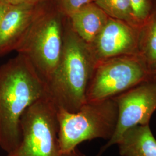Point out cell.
<instances>
[{
    "mask_svg": "<svg viewBox=\"0 0 156 156\" xmlns=\"http://www.w3.org/2000/svg\"><path fill=\"white\" fill-rule=\"evenodd\" d=\"M94 1L95 0H58V9L63 15L69 17L84 6Z\"/></svg>",
    "mask_w": 156,
    "mask_h": 156,
    "instance_id": "14",
    "label": "cell"
},
{
    "mask_svg": "<svg viewBox=\"0 0 156 156\" xmlns=\"http://www.w3.org/2000/svg\"><path fill=\"white\" fill-rule=\"evenodd\" d=\"M69 19L73 31L89 45L104 27L109 17L94 2L84 6Z\"/></svg>",
    "mask_w": 156,
    "mask_h": 156,
    "instance_id": "10",
    "label": "cell"
},
{
    "mask_svg": "<svg viewBox=\"0 0 156 156\" xmlns=\"http://www.w3.org/2000/svg\"><path fill=\"white\" fill-rule=\"evenodd\" d=\"M9 5H38L42 4L45 0H3Z\"/></svg>",
    "mask_w": 156,
    "mask_h": 156,
    "instance_id": "16",
    "label": "cell"
},
{
    "mask_svg": "<svg viewBox=\"0 0 156 156\" xmlns=\"http://www.w3.org/2000/svg\"><path fill=\"white\" fill-rule=\"evenodd\" d=\"M140 28L109 17L104 27L89 45L95 62L97 63L117 56L140 55Z\"/></svg>",
    "mask_w": 156,
    "mask_h": 156,
    "instance_id": "8",
    "label": "cell"
},
{
    "mask_svg": "<svg viewBox=\"0 0 156 156\" xmlns=\"http://www.w3.org/2000/svg\"><path fill=\"white\" fill-rule=\"evenodd\" d=\"M139 54L151 70H156V8L140 28Z\"/></svg>",
    "mask_w": 156,
    "mask_h": 156,
    "instance_id": "12",
    "label": "cell"
},
{
    "mask_svg": "<svg viewBox=\"0 0 156 156\" xmlns=\"http://www.w3.org/2000/svg\"><path fill=\"white\" fill-rule=\"evenodd\" d=\"M97 62L89 45L71 28L64 35L62 55L46 83V96L57 109L78 111L86 102V92Z\"/></svg>",
    "mask_w": 156,
    "mask_h": 156,
    "instance_id": "2",
    "label": "cell"
},
{
    "mask_svg": "<svg viewBox=\"0 0 156 156\" xmlns=\"http://www.w3.org/2000/svg\"><path fill=\"white\" fill-rule=\"evenodd\" d=\"M154 75H155V76L156 77V70L154 72Z\"/></svg>",
    "mask_w": 156,
    "mask_h": 156,
    "instance_id": "19",
    "label": "cell"
},
{
    "mask_svg": "<svg viewBox=\"0 0 156 156\" xmlns=\"http://www.w3.org/2000/svg\"><path fill=\"white\" fill-rule=\"evenodd\" d=\"M131 2L135 19L142 24L152 10L151 0H131Z\"/></svg>",
    "mask_w": 156,
    "mask_h": 156,
    "instance_id": "15",
    "label": "cell"
},
{
    "mask_svg": "<svg viewBox=\"0 0 156 156\" xmlns=\"http://www.w3.org/2000/svg\"><path fill=\"white\" fill-rule=\"evenodd\" d=\"M62 15L58 9H44L16 50L28 60L45 84L62 55L64 35Z\"/></svg>",
    "mask_w": 156,
    "mask_h": 156,
    "instance_id": "4",
    "label": "cell"
},
{
    "mask_svg": "<svg viewBox=\"0 0 156 156\" xmlns=\"http://www.w3.org/2000/svg\"><path fill=\"white\" fill-rule=\"evenodd\" d=\"M46 95V84L24 56L0 66V147L7 154L20 145L23 115Z\"/></svg>",
    "mask_w": 156,
    "mask_h": 156,
    "instance_id": "1",
    "label": "cell"
},
{
    "mask_svg": "<svg viewBox=\"0 0 156 156\" xmlns=\"http://www.w3.org/2000/svg\"><path fill=\"white\" fill-rule=\"evenodd\" d=\"M57 111L46 95L30 106L20 120V145L6 156H61Z\"/></svg>",
    "mask_w": 156,
    "mask_h": 156,
    "instance_id": "6",
    "label": "cell"
},
{
    "mask_svg": "<svg viewBox=\"0 0 156 156\" xmlns=\"http://www.w3.org/2000/svg\"><path fill=\"white\" fill-rule=\"evenodd\" d=\"M117 115V104L113 98L86 102L75 112L58 109L61 154L75 150L84 141L109 140L116 128Z\"/></svg>",
    "mask_w": 156,
    "mask_h": 156,
    "instance_id": "3",
    "label": "cell"
},
{
    "mask_svg": "<svg viewBox=\"0 0 156 156\" xmlns=\"http://www.w3.org/2000/svg\"><path fill=\"white\" fill-rule=\"evenodd\" d=\"M9 5L6 4L3 0H0V23L2 21V19L4 15L5 14L6 12L8 9Z\"/></svg>",
    "mask_w": 156,
    "mask_h": 156,
    "instance_id": "17",
    "label": "cell"
},
{
    "mask_svg": "<svg viewBox=\"0 0 156 156\" xmlns=\"http://www.w3.org/2000/svg\"><path fill=\"white\" fill-rule=\"evenodd\" d=\"M116 145L122 156H156V140L149 124L129 128Z\"/></svg>",
    "mask_w": 156,
    "mask_h": 156,
    "instance_id": "11",
    "label": "cell"
},
{
    "mask_svg": "<svg viewBox=\"0 0 156 156\" xmlns=\"http://www.w3.org/2000/svg\"><path fill=\"white\" fill-rule=\"evenodd\" d=\"M94 2L111 18L136 27L140 28L142 24L135 17L131 0H95Z\"/></svg>",
    "mask_w": 156,
    "mask_h": 156,
    "instance_id": "13",
    "label": "cell"
},
{
    "mask_svg": "<svg viewBox=\"0 0 156 156\" xmlns=\"http://www.w3.org/2000/svg\"><path fill=\"white\" fill-rule=\"evenodd\" d=\"M42 4L9 6L0 23V56L17 50L44 9Z\"/></svg>",
    "mask_w": 156,
    "mask_h": 156,
    "instance_id": "9",
    "label": "cell"
},
{
    "mask_svg": "<svg viewBox=\"0 0 156 156\" xmlns=\"http://www.w3.org/2000/svg\"><path fill=\"white\" fill-rule=\"evenodd\" d=\"M154 75L140 55L112 57L96 64L86 102L113 98Z\"/></svg>",
    "mask_w": 156,
    "mask_h": 156,
    "instance_id": "5",
    "label": "cell"
},
{
    "mask_svg": "<svg viewBox=\"0 0 156 156\" xmlns=\"http://www.w3.org/2000/svg\"><path fill=\"white\" fill-rule=\"evenodd\" d=\"M117 106V123L114 133L99 151L101 156L112 146L116 145L123 134L137 126L149 124L156 111V77L138 84L113 98Z\"/></svg>",
    "mask_w": 156,
    "mask_h": 156,
    "instance_id": "7",
    "label": "cell"
},
{
    "mask_svg": "<svg viewBox=\"0 0 156 156\" xmlns=\"http://www.w3.org/2000/svg\"><path fill=\"white\" fill-rule=\"evenodd\" d=\"M61 156H86L83 153H82L81 151H79L78 148L75 149V150L71 151L69 153L62 154Z\"/></svg>",
    "mask_w": 156,
    "mask_h": 156,
    "instance_id": "18",
    "label": "cell"
}]
</instances>
